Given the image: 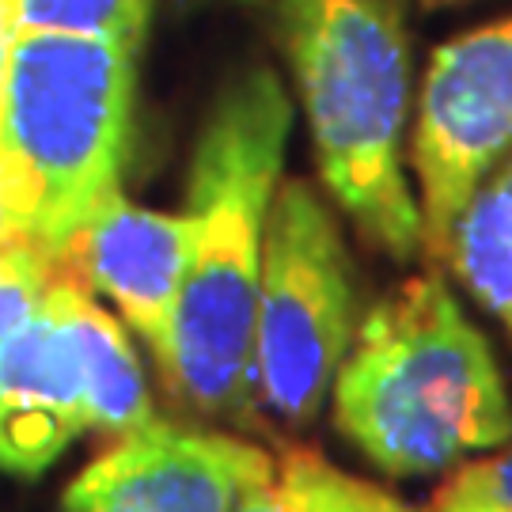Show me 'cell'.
Instances as JSON below:
<instances>
[{
    "label": "cell",
    "instance_id": "e0dca14e",
    "mask_svg": "<svg viewBox=\"0 0 512 512\" xmlns=\"http://www.w3.org/2000/svg\"><path fill=\"white\" fill-rule=\"evenodd\" d=\"M19 35V0H0V76H4V61L8 50Z\"/></svg>",
    "mask_w": 512,
    "mask_h": 512
},
{
    "label": "cell",
    "instance_id": "4fadbf2b",
    "mask_svg": "<svg viewBox=\"0 0 512 512\" xmlns=\"http://www.w3.org/2000/svg\"><path fill=\"white\" fill-rule=\"evenodd\" d=\"M152 0H19V31H65V35L114 38L141 46Z\"/></svg>",
    "mask_w": 512,
    "mask_h": 512
},
{
    "label": "cell",
    "instance_id": "5bb4252c",
    "mask_svg": "<svg viewBox=\"0 0 512 512\" xmlns=\"http://www.w3.org/2000/svg\"><path fill=\"white\" fill-rule=\"evenodd\" d=\"M57 274L61 262L38 239L23 236L0 247V342L35 315Z\"/></svg>",
    "mask_w": 512,
    "mask_h": 512
},
{
    "label": "cell",
    "instance_id": "5b68a950",
    "mask_svg": "<svg viewBox=\"0 0 512 512\" xmlns=\"http://www.w3.org/2000/svg\"><path fill=\"white\" fill-rule=\"evenodd\" d=\"M338 220L304 179H281L266 224L255 315V395L304 429L353 346V274Z\"/></svg>",
    "mask_w": 512,
    "mask_h": 512
},
{
    "label": "cell",
    "instance_id": "6da1fadb",
    "mask_svg": "<svg viewBox=\"0 0 512 512\" xmlns=\"http://www.w3.org/2000/svg\"><path fill=\"white\" fill-rule=\"evenodd\" d=\"M289 129V92L258 65L224 84L198 133L186 186L190 255L160 376L205 414H247L255 403L258 281Z\"/></svg>",
    "mask_w": 512,
    "mask_h": 512
},
{
    "label": "cell",
    "instance_id": "ba28073f",
    "mask_svg": "<svg viewBox=\"0 0 512 512\" xmlns=\"http://www.w3.org/2000/svg\"><path fill=\"white\" fill-rule=\"evenodd\" d=\"M190 255V217L129 202L114 190L61 255V270L114 300L129 330L156 357H167Z\"/></svg>",
    "mask_w": 512,
    "mask_h": 512
},
{
    "label": "cell",
    "instance_id": "9a60e30c",
    "mask_svg": "<svg viewBox=\"0 0 512 512\" xmlns=\"http://www.w3.org/2000/svg\"><path fill=\"white\" fill-rule=\"evenodd\" d=\"M429 512H512V440L501 444L497 456L459 463Z\"/></svg>",
    "mask_w": 512,
    "mask_h": 512
},
{
    "label": "cell",
    "instance_id": "8992f818",
    "mask_svg": "<svg viewBox=\"0 0 512 512\" xmlns=\"http://www.w3.org/2000/svg\"><path fill=\"white\" fill-rule=\"evenodd\" d=\"M512 156V16L444 42L421 84L410 167L421 251L440 266L463 205Z\"/></svg>",
    "mask_w": 512,
    "mask_h": 512
},
{
    "label": "cell",
    "instance_id": "30bf717a",
    "mask_svg": "<svg viewBox=\"0 0 512 512\" xmlns=\"http://www.w3.org/2000/svg\"><path fill=\"white\" fill-rule=\"evenodd\" d=\"M69 334H73L84 391H88V421L103 437H126L156 421L148 399L145 372L129 346L122 323L92 300V289L69 274Z\"/></svg>",
    "mask_w": 512,
    "mask_h": 512
},
{
    "label": "cell",
    "instance_id": "8fae6325",
    "mask_svg": "<svg viewBox=\"0 0 512 512\" xmlns=\"http://www.w3.org/2000/svg\"><path fill=\"white\" fill-rule=\"evenodd\" d=\"M444 266L512 342V156L501 160L463 205L444 247Z\"/></svg>",
    "mask_w": 512,
    "mask_h": 512
},
{
    "label": "cell",
    "instance_id": "3957f363",
    "mask_svg": "<svg viewBox=\"0 0 512 512\" xmlns=\"http://www.w3.org/2000/svg\"><path fill=\"white\" fill-rule=\"evenodd\" d=\"M330 198L391 258L421 251L406 183L410 42L399 0H274Z\"/></svg>",
    "mask_w": 512,
    "mask_h": 512
},
{
    "label": "cell",
    "instance_id": "52a82bcc",
    "mask_svg": "<svg viewBox=\"0 0 512 512\" xmlns=\"http://www.w3.org/2000/svg\"><path fill=\"white\" fill-rule=\"evenodd\" d=\"M270 463L251 440L148 421L114 437L69 482L61 512H236L243 486Z\"/></svg>",
    "mask_w": 512,
    "mask_h": 512
},
{
    "label": "cell",
    "instance_id": "7c38bea8",
    "mask_svg": "<svg viewBox=\"0 0 512 512\" xmlns=\"http://www.w3.org/2000/svg\"><path fill=\"white\" fill-rule=\"evenodd\" d=\"M236 512H414L387 490L338 471L308 448H289L258 471L236 501Z\"/></svg>",
    "mask_w": 512,
    "mask_h": 512
},
{
    "label": "cell",
    "instance_id": "277c9868",
    "mask_svg": "<svg viewBox=\"0 0 512 512\" xmlns=\"http://www.w3.org/2000/svg\"><path fill=\"white\" fill-rule=\"evenodd\" d=\"M133 57L114 38L19 31L0 76V160L23 232L65 255L114 190L133 129Z\"/></svg>",
    "mask_w": 512,
    "mask_h": 512
},
{
    "label": "cell",
    "instance_id": "ac0fdd59",
    "mask_svg": "<svg viewBox=\"0 0 512 512\" xmlns=\"http://www.w3.org/2000/svg\"><path fill=\"white\" fill-rule=\"evenodd\" d=\"M425 8H444V4H459V0H421Z\"/></svg>",
    "mask_w": 512,
    "mask_h": 512
},
{
    "label": "cell",
    "instance_id": "9c48e42d",
    "mask_svg": "<svg viewBox=\"0 0 512 512\" xmlns=\"http://www.w3.org/2000/svg\"><path fill=\"white\" fill-rule=\"evenodd\" d=\"M84 429L88 391L69 334V274L61 270L35 315L0 342V471L42 475Z\"/></svg>",
    "mask_w": 512,
    "mask_h": 512
},
{
    "label": "cell",
    "instance_id": "7a4b0ae2",
    "mask_svg": "<svg viewBox=\"0 0 512 512\" xmlns=\"http://www.w3.org/2000/svg\"><path fill=\"white\" fill-rule=\"evenodd\" d=\"M330 391L342 437L387 475H437L512 440L494 349L437 274L368 311Z\"/></svg>",
    "mask_w": 512,
    "mask_h": 512
},
{
    "label": "cell",
    "instance_id": "d6986e66",
    "mask_svg": "<svg viewBox=\"0 0 512 512\" xmlns=\"http://www.w3.org/2000/svg\"><path fill=\"white\" fill-rule=\"evenodd\" d=\"M243 4H255V0H243Z\"/></svg>",
    "mask_w": 512,
    "mask_h": 512
},
{
    "label": "cell",
    "instance_id": "2e32d148",
    "mask_svg": "<svg viewBox=\"0 0 512 512\" xmlns=\"http://www.w3.org/2000/svg\"><path fill=\"white\" fill-rule=\"evenodd\" d=\"M23 236L27 232H23V217H19L16 190H12V179H8V167L0 160V247H8V243H16Z\"/></svg>",
    "mask_w": 512,
    "mask_h": 512
}]
</instances>
